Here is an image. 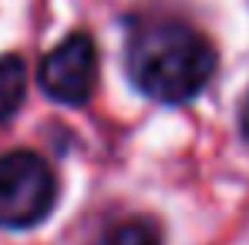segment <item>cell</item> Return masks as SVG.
<instances>
[{
  "label": "cell",
  "instance_id": "obj_1",
  "mask_svg": "<svg viewBox=\"0 0 249 245\" xmlns=\"http://www.w3.org/2000/svg\"><path fill=\"white\" fill-rule=\"evenodd\" d=\"M215 47L182 20H145L131 31L124 67L131 84L159 104H189L215 74Z\"/></svg>",
  "mask_w": 249,
  "mask_h": 245
},
{
  "label": "cell",
  "instance_id": "obj_2",
  "mask_svg": "<svg viewBox=\"0 0 249 245\" xmlns=\"http://www.w3.org/2000/svg\"><path fill=\"white\" fill-rule=\"evenodd\" d=\"M57 202V178L37 151H7L0 158V225L34 229Z\"/></svg>",
  "mask_w": 249,
  "mask_h": 245
},
{
  "label": "cell",
  "instance_id": "obj_3",
  "mask_svg": "<svg viewBox=\"0 0 249 245\" xmlns=\"http://www.w3.org/2000/svg\"><path fill=\"white\" fill-rule=\"evenodd\" d=\"M37 84L41 91L68 108H81L94 98L98 87V44L88 31L68 34L57 47L44 54L37 67Z\"/></svg>",
  "mask_w": 249,
  "mask_h": 245
},
{
  "label": "cell",
  "instance_id": "obj_4",
  "mask_svg": "<svg viewBox=\"0 0 249 245\" xmlns=\"http://www.w3.org/2000/svg\"><path fill=\"white\" fill-rule=\"evenodd\" d=\"M27 94V64L17 54L0 57V124L10 121Z\"/></svg>",
  "mask_w": 249,
  "mask_h": 245
},
{
  "label": "cell",
  "instance_id": "obj_5",
  "mask_svg": "<svg viewBox=\"0 0 249 245\" xmlns=\"http://www.w3.org/2000/svg\"><path fill=\"white\" fill-rule=\"evenodd\" d=\"M101 245H162V235L155 229V222L148 218H128V222H118Z\"/></svg>",
  "mask_w": 249,
  "mask_h": 245
},
{
  "label": "cell",
  "instance_id": "obj_6",
  "mask_svg": "<svg viewBox=\"0 0 249 245\" xmlns=\"http://www.w3.org/2000/svg\"><path fill=\"white\" fill-rule=\"evenodd\" d=\"M239 121H243V134L249 138V91H246V101H243V114H239Z\"/></svg>",
  "mask_w": 249,
  "mask_h": 245
}]
</instances>
